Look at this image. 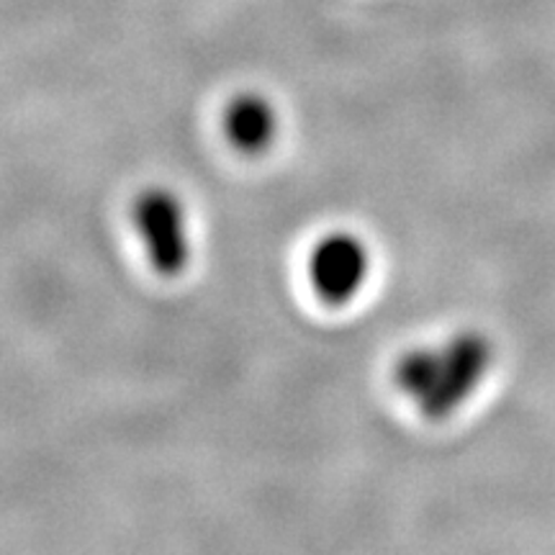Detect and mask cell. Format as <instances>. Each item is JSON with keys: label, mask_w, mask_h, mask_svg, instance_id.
Instances as JSON below:
<instances>
[{"label": "cell", "mask_w": 555, "mask_h": 555, "mask_svg": "<svg viewBox=\"0 0 555 555\" xmlns=\"http://www.w3.org/2000/svg\"><path fill=\"white\" fill-rule=\"evenodd\" d=\"M494 363V347L481 332H457L437 345H416L393 363V386L425 420L453 416L478 391Z\"/></svg>", "instance_id": "obj_1"}, {"label": "cell", "mask_w": 555, "mask_h": 555, "mask_svg": "<svg viewBox=\"0 0 555 555\" xmlns=\"http://www.w3.org/2000/svg\"><path fill=\"white\" fill-rule=\"evenodd\" d=\"M131 224L157 275L178 278L191 268V217L189 206L176 191L168 185H150L139 191L131 204Z\"/></svg>", "instance_id": "obj_2"}, {"label": "cell", "mask_w": 555, "mask_h": 555, "mask_svg": "<svg viewBox=\"0 0 555 555\" xmlns=\"http://www.w3.org/2000/svg\"><path fill=\"white\" fill-rule=\"evenodd\" d=\"M373 273V255L365 240L347 229L319 237L307 260V275L317 298L327 307H347L363 294Z\"/></svg>", "instance_id": "obj_3"}, {"label": "cell", "mask_w": 555, "mask_h": 555, "mask_svg": "<svg viewBox=\"0 0 555 555\" xmlns=\"http://www.w3.org/2000/svg\"><path fill=\"white\" fill-rule=\"evenodd\" d=\"M221 131L227 142L242 155H262L281 134V114L275 103L260 90H242L221 111Z\"/></svg>", "instance_id": "obj_4"}]
</instances>
